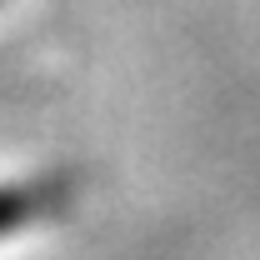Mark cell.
Wrapping results in <instances>:
<instances>
[{"label":"cell","instance_id":"1","mask_svg":"<svg viewBox=\"0 0 260 260\" xmlns=\"http://www.w3.org/2000/svg\"><path fill=\"white\" fill-rule=\"evenodd\" d=\"M55 195H60L55 185H5L0 190V235H15L45 205H55Z\"/></svg>","mask_w":260,"mask_h":260}]
</instances>
